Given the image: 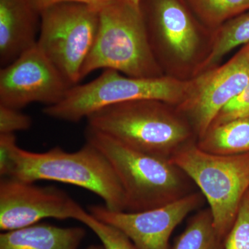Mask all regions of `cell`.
<instances>
[{
  "label": "cell",
  "mask_w": 249,
  "mask_h": 249,
  "mask_svg": "<svg viewBox=\"0 0 249 249\" xmlns=\"http://www.w3.org/2000/svg\"><path fill=\"white\" fill-rule=\"evenodd\" d=\"M15 134H0V176L9 178L18 149Z\"/></svg>",
  "instance_id": "obj_23"
},
{
  "label": "cell",
  "mask_w": 249,
  "mask_h": 249,
  "mask_svg": "<svg viewBox=\"0 0 249 249\" xmlns=\"http://www.w3.org/2000/svg\"><path fill=\"white\" fill-rule=\"evenodd\" d=\"M40 27V13L29 0H0L1 67L37 45Z\"/></svg>",
  "instance_id": "obj_13"
},
{
  "label": "cell",
  "mask_w": 249,
  "mask_h": 249,
  "mask_svg": "<svg viewBox=\"0 0 249 249\" xmlns=\"http://www.w3.org/2000/svg\"><path fill=\"white\" fill-rule=\"evenodd\" d=\"M224 249H249V190L224 240Z\"/></svg>",
  "instance_id": "obj_20"
},
{
  "label": "cell",
  "mask_w": 249,
  "mask_h": 249,
  "mask_svg": "<svg viewBox=\"0 0 249 249\" xmlns=\"http://www.w3.org/2000/svg\"><path fill=\"white\" fill-rule=\"evenodd\" d=\"M224 240L214 225L209 209L194 216L183 233L178 237L173 249H224Z\"/></svg>",
  "instance_id": "obj_17"
},
{
  "label": "cell",
  "mask_w": 249,
  "mask_h": 249,
  "mask_svg": "<svg viewBox=\"0 0 249 249\" xmlns=\"http://www.w3.org/2000/svg\"><path fill=\"white\" fill-rule=\"evenodd\" d=\"M9 178L73 185L101 197L111 211H126L125 196L115 170L106 156L88 142L73 152L58 146L44 152L18 147Z\"/></svg>",
  "instance_id": "obj_3"
},
{
  "label": "cell",
  "mask_w": 249,
  "mask_h": 249,
  "mask_svg": "<svg viewBox=\"0 0 249 249\" xmlns=\"http://www.w3.org/2000/svg\"><path fill=\"white\" fill-rule=\"evenodd\" d=\"M77 220L92 231L105 249H138L128 237L119 229L101 222L85 211Z\"/></svg>",
  "instance_id": "obj_19"
},
{
  "label": "cell",
  "mask_w": 249,
  "mask_h": 249,
  "mask_svg": "<svg viewBox=\"0 0 249 249\" xmlns=\"http://www.w3.org/2000/svg\"><path fill=\"white\" fill-rule=\"evenodd\" d=\"M190 84V80L175 77L135 78L105 70L92 81L71 87L60 102L42 111L56 120L78 123L101 108L138 100H157L177 107L186 98Z\"/></svg>",
  "instance_id": "obj_5"
},
{
  "label": "cell",
  "mask_w": 249,
  "mask_h": 249,
  "mask_svg": "<svg viewBox=\"0 0 249 249\" xmlns=\"http://www.w3.org/2000/svg\"><path fill=\"white\" fill-rule=\"evenodd\" d=\"M196 145L215 155L249 153V117L211 126Z\"/></svg>",
  "instance_id": "obj_15"
},
{
  "label": "cell",
  "mask_w": 249,
  "mask_h": 249,
  "mask_svg": "<svg viewBox=\"0 0 249 249\" xmlns=\"http://www.w3.org/2000/svg\"><path fill=\"white\" fill-rule=\"evenodd\" d=\"M29 1L34 6V9L40 13L41 11L49 6L62 4V3H77V4H87L100 9L104 5L110 2L112 0H29Z\"/></svg>",
  "instance_id": "obj_24"
},
{
  "label": "cell",
  "mask_w": 249,
  "mask_h": 249,
  "mask_svg": "<svg viewBox=\"0 0 249 249\" xmlns=\"http://www.w3.org/2000/svg\"><path fill=\"white\" fill-rule=\"evenodd\" d=\"M87 127L137 151L170 160L194 142L191 124L176 107L157 100L106 106L90 114Z\"/></svg>",
  "instance_id": "obj_1"
},
{
  "label": "cell",
  "mask_w": 249,
  "mask_h": 249,
  "mask_svg": "<svg viewBox=\"0 0 249 249\" xmlns=\"http://www.w3.org/2000/svg\"><path fill=\"white\" fill-rule=\"evenodd\" d=\"M100 69L135 78L163 76L141 10L126 0H112L99 9L97 36L81 80Z\"/></svg>",
  "instance_id": "obj_4"
},
{
  "label": "cell",
  "mask_w": 249,
  "mask_h": 249,
  "mask_svg": "<svg viewBox=\"0 0 249 249\" xmlns=\"http://www.w3.org/2000/svg\"><path fill=\"white\" fill-rule=\"evenodd\" d=\"M31 116L20 109L0 105V134H15L18 131L30 129L32 125Z\"/></svg>",
  "instance_id": "obj_22"
},
{
  "label": "cell",
  "mask_w": 249,
  "mask_h": 249,
  "mask_svg": "<svg viewBox=\"0 0 249 249\" xmlns=\"http://www.w3.org/2000/svg\"><path fill=\"white\" fill-rule=\"evenodd\" d=\"M85 134L86 142L102 152L115 170L125 211L155 209L193 193L191 178L170 160L137 151L90 127Z\"/></svg>",
  "instance_id": "obj_2"
},
{
  "label": "cell",
  "mask_w": 249,
  "mask_h": 249,
  "mask_svg": "<svg viewBox=\"0 0 249 249\" xmlns=\"http://www.w3.org/2000/svg\"><path fill=\"white\" fill-rule=\"evenodd\" d=\"M40 16L37 47L70 86L78 85L97 36L99 9L62 3L42 10Z\"/></svg>",
  "instance_id": "obj_7"
},
{
  "label": "cell",
  "mask_w": 249,
  "mask_h": 249,
  "mask_svg": "<svg viewBox=\"0 0 249 249\" xmlns=\"http://www.w3.org/2000/svg\"><path fill=\"white\" fill-rule=\"evenodd\" d=\"M170 160L200 190L209 203L216 230L225 240L249 190V153L215 155L193 142Z\"/></svg>",
  "instance_id": "obj_6"
},
{
  "label": "cell",
  "mask_w": 249,
  "mask_h": 249,
  "mask_svg": "<svg viewBox=\"0 0 249 249\" xmlns=\"http://www.w3.org/2000/svg\"><path fill=\"white\" fill-rule=\"evenodd\" d=\"M178 111L191 124L196 138L211 127L218 113L249 83V44L229 61L197 73Z\"/></svg>",
  "instance_id": "obj_8"
},
{
  "label": "cell",
  "mask_w": 249,
  "mask_h": 249,
  "mask_svg": "<svg viewBox=\"0 0 249 249\" xmlns=\"http://www.w3.org/2000/svg\"><path fill=\"white\" fill-rule=\"evenodd\" d=\"M126 1H128L129 3L133 5L135 7L140 9L141 1H142V0H126Z\"/></svg>",
  "instance_id": "obj_25"
},
{
  "label": "cell",
  "mask_w": 249,
  "mask_h": 249,
  "mask_svg": "<svg viewBox=\"0 0 249 249\" xmlns=\"http://www.w3.org/2000/svg\"><path fill=\"white\" fill-rule=\"evenodd\" d=\"M85 249H105L103 245H91Z\"/></svg>",
  "instance_id": "obj_26"
},
{
  "label": "cell",
  "mask_w": 249,
  "mask_h": 249,
  "mask_svg": "<svg viewBox=\"0 0 249 249\" xmlns=\"http://www.w3.org/2000/svg\"><path fill=\"white\" fill-rule=\"evenodd\" d=\"M204 197L193 193L169 204L140 212L114 211L103 205H90L88 212L96 219L119 229L138 249H169L170 236Z\"/></svg>",
  "instance_id": "obj_12"
},
{
  "label": "cell",
  "mask_w": 249,
  "mask_h": 249,
  "mask_svg": "<svg viewBox=\"0 0 249 249\" xmlns=\"http://www.w3.org/2000/svg\"><path fill=\"white\" fill-rule=\"evenodd\" d=\"M198 20L213 31L249 10V0H186Z\"/></svg>",
  "instance_id": "obj_18"
},
{
  "label": "cell",
  "mask_w": 249,
  "mask_h": 249,
  "mask_svg": "<svg viewBox=\"0 0 249 249\" xmlns=\"http://www.w3.org/2000/svg\"><path fill=\"white\" fill-rule=\"evenodd\" d=\"M209 52L196 67L195 75L215 66L225 55L249 44V10L213 31Z\"/></svg>",
  "instance_id": "obj_16"
},
{
  "label": "cell",
  "mask_w": 249,
  "mask_h": 249,
  "mask_svg": "<svg viewBox=\"0 0 249 249\" xmlns=\"http://www.w3.org/2000/svg\"><path fill=\"white\" fill-rule=\"evenodd\" d=\"M85 235L83 228L37 223L1 232L0 249H78Z\"/></svg>",
  "instance_id": "obj_14"
},
{
  "label": "cell",
  "mask_w": 249,
  "mask_h": 249,
  "mask_svg": "<svg viewBox=\"0 0 249 249\" xmlns=\"http://www.w3.org/2000/svg\"><path fill=\"white\" fill-rule=\"evenodd\" d=\"M71 88L37 45L0 70V105L15 109L53 106Z\"/></svg>",
  "instance_id": "obj_11"
},
{
  "label": "cell",
  "mask_w": 249,
  "mask_h": 249,
  "mask_svg": "<svg viewBox=\"0 0 249 249\" xmlns=\"http://www.w3.org/2000/svg\"><path fill=\"white\" fill-rule=\"evenodd\" d=\"M140 10L158 62L170 56L181 65L191 63L206 29L186 0H142Z\"/></svg>",
  "instance_id": "obj_9"
},
{
  "label": "cell",
  "mask_w": 249,
  "mask_h": 249,
  "mask_svg": "<svg viewBox=\"0 0 249 249\" xmlns=\"http://www.w3.org/2000/svg\"><path fill=\"white\" fill-rule=\"evenodd\" d=\"M85 211L57 187L38 186L16 178L0 181V230H17L42 219H78Z\"/></svg>",
  "instance_id": "obj_10"
},
{
  "label": "cell",
  "mask_w": 249,
  "mask_h": 249,
  "mask_svg": "<svg viewBox=\"0 0 249 249\" xmlns=\"http://www.w3.org/2000/svg\"><path fill=\"white\" fill-rule=\"evenodd\" d=\"M249 117V83L245 89L222 107L211 126L224 124L236 119Z\"/></svg>",
  "instance_id": "obj_21"
}]
</instances>
